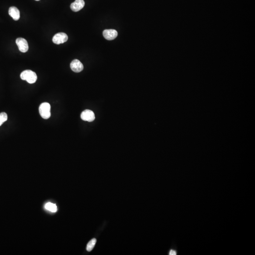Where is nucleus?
Wrapping results in <instances>:
<instances>
[{
  "instance_id": "obj_3",
  "label": "nucleus",
  "mask_w": 255,
  "mask_h": 255,
  "mask_svg": "<svg viewBox=\"0 0 255 255\" xmlns=\"http://www.w3.org/2000/svg\"><path fill=\"white\" fill-rule=\"evenodd\" d=\"M68 37L66 34L64 33H58L53 36V43L57 45L63 43L67 41Z\"/></svg>"
},
{
  "instance_id": "obj_12",
  "label": "nucleus",
  "mask_w": 255,
  "mask_h": 255,
  "mask_svg": "<svg viewBox=\"0 0 255 255\" xmlns=\"http://www.w3.org/2000/svg\"><path fill=\"white\" fill-rule=\"evenodd\" d=\"M8 119V116L5 113H0V126L2 125L5 122H6Z\"/></svg>"
},
{
  "instance_id": "obj_8",
  "label": "nucleus",
  "mask_w": 255,
  "mask_h": 255,
  "mask_svg": "<svg viewBox=\"0 0 255 255\" xmlns=\"http://www.w3.org/2000/svg\"><path fill=\"white\" fill-rule=\"evenodd\" d=\"M85 6V2L84 0H76L71 4V8L74 12H77L81 10Z\"/></svg>"
},
{
  "instance_id": "obj_1",
  "label": "nucleus",
  "mask_w": 255,
  "mask_h": 255,
  "mask_svg": "<svg viewBox=\"0 0 255 255\" xmlns=\"http://www.w3.org/2000/svg\"><path fill=\"white\" fill-rule=\"evenodd\" d=\"M21 78L22 80L26 81L28 83L33 84L37 81V77L35 72L31 70L23 71L21 74Z\"/></svg>"
},
{
  "instance_id": "obj_13",
  "label": "nucleus",
  "mask_w": 255,
  "mask_h": 255,
  "mask_svg": "<svg viewBox=\"0 0 255 255\" xmlns=\"http://www.w3.org/2000/svg\"><path fill=\"white\" fill-rule=\"evenodd\" d=\"M176 252L174 250H171L169 252L170 255H176Z\"/></svg>"
},
{
  "instance_id": "obj_10",
  "label": "nucleus",
  "mask_w": 255,
  "mask_h": 255,
  "mask_svg": "<svg viewBox=\"0 0 255 255\" xmlns=\"http://www.w3.org/2000/svg\"><path fill=\"white\" fill-rule=\"evenodd\" d=\"M45 207L46 209L49 211L50 212H56L57 211V207L56 204H53L51 202L46 203Z\"/></svg>"
},
{
  "instance_id": "obj_7",
  "label": "nucleus",
  "mask_w": 255,
  "mask_h": 255,
  "mask_svg": "<svg viewBox=\"0 0 255 255\" xmlns=\"http://www.w3.org/2000/svg\"><path fill=\"white\" fill-rule=\"evenodd\" d=\"M103 36L104 38L108 40H112L117 37L118 32L114 30H106L103 31Z\"/></svg>"
},
{
  "instance_id": "obj_5",
  "label": "nucleus",
  "mask_w": 255,
  "mask_h": 255,
  "mask_svg": "<svg viewBox=\"0 0 255 255\" xmlns=\"http://www.w3.org/2000/svg\"><path fill=\"white\" fill-rule=\"evenodd\" d=\"M81 118L84 121L92 122L95 119V115L93 111L89 110L84 111L81 114Z\"/></svg>"
},
{
  "instance_id": "obj_14",
  "label": "nucleus",
  "mask_w": 255,
  "mask_h": 255,
  "mask_svg": "<svg viewBox=\"0 0 255 255\" xmlns=\"http://www.w3.org/2000/svg\"><path fill=\"white\" fill-rule=\"evenodd\" d=\"M35 1H39L40 0H35Z\"/></svg>"
},
{
  "instance_id": "obj_6",
  "label": "nucleus",
  "mask_w": 255,
  "mask_h": 255,
  "mask_svg": "<svg viewBox=\"0 0 255 255\" xmlns=\"http://www.w3.org/2000/svg\"><path fill=\"white\" fill-rule=\"evenodd\" d=\"M70 66L72 71L76 73L80 72L83 71L84 69L82 63L77 59H75L72 61Z\"/></svg>"
},
{
  "instance_id": "obj_2",
  "label": "nucleus",
  "mask_w": 255,
  "mask_h": 255,
  "mask_svg": "<svg viewBox=\"0 0 255 255\" xmlns=\"http://www.w3.org/2000/svg\"><path fill=\"white\" fill-rule=\"evenodd\" d=\"M39 113L44 119H48L51 116V105L48 103L41 104L39 107Z\"/></svg>"
},
{
  "instance_id": "obj_4",
  "label": "nucleus",
  "mask_w": 255,
  "mask_h": 255,
  "mask_svg": "<svg viewBox=\"0 0 255 255\" xmlns=\"http://www.w3.org/2000/svg\"><path fill=\"white\" fill-rule=\"evenodd\" d=\"M16 43L19 47V50L22 53H26L28 51V45L27 41L23 38H18L16 39Z\"/></svg>"
},
{
  "instance_id": "obj_11",
  "label": "nucleus",
  "mask_w": 255,
  "mask_h": 255,
  "mask_svg": "<svg viewBox=\"0 0 255 255\" xmlns=\"http://www.w3.org/2000/svg\"><path fill=\"white\" fill-rule=\"evenodd\" d=\"M96 242H97V240L96 239L94 238V239H92L90 241H89L88 244H87V248H86L87 250L88 251H89V252L91 251L94 247V246L96 245Z\"/></svg>"
},
{
  "instance_id": "obj_9",
  "label": "nucleus",
  "mask_w": 255,
  "mask_h": 255,
  "mask_svg": "<svg viewBox=\"0 0 255 255\" xmlns=\"http://www.w3.org/2000/svg\"><path fill=\"white\" fill-rule=\"evenodd\" d=\"M9 14L14 21H17L20 19V11L16 7H11L9 8Z\"/></svg>"
}]
</instances>
